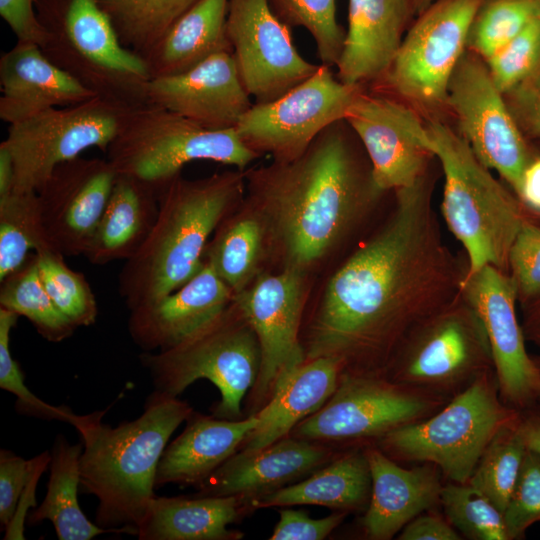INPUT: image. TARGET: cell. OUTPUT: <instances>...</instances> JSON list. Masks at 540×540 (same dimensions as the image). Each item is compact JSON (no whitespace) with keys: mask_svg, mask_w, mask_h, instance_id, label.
I'll return each mask as SVG.
<instances>
[{"mask_svg":"<svg viewBox=\"0 0 540 540\" xmlns=\"http://www.w3.org/2000/svg\"><path fill=\"white\" fill-rule=\"evenodd\" d=\"M433 191L430 168L393 191L389 213L324 285L301 331L306 359L385 376L409 333L461 295L468 262L443 239Z\"/></svg>","mask_w":540,"mask_h":540,"instance_id":"cell-1","label":"cell"},{"mask_svg":"<svg viewBox=\"0 0 540 540\" xmlns=\"http://www.w3.org/2000/svg\"><path fill=\"white\" fill-rule=\"evenodd\" d=\"M245 199L262 217L269 265L312 275L359 238L387 192L345 119L297 158L245 170Z\"/></svg>","mask_w":540,"mask_h":540,"instance_id":"cell-2","label":"cell"},{"mask_svg":"<svg viewBox=\"0 0 540 540\" xmlns=\"http://www.w3.org/2000/svg\"><path fill=\"white\" fill-rule=\"evenodd\" d=\"M193 411L178 397L154 390L139 417L115 428L102 421L107 409L75 414L70 424L83 445L80 491L97 498L98 526L137 536V525L156 496L161 456L173 432Z\"/></svg>","mask_w":540,"mask_h":540,"instance_id":"cell-3","label":"cell"},{"mask_svg":"<svg viewBox=\"0 0 540 540\" xmlns=\"http://www.w3.org/2000/svg\"><path fill=\"white\" fill-rule=\"evenodd\" d=\"M245 170L200 179L175 177L159 192L154 227L137 253L125 261L118 290L129 310L183 286L202 267L220 222L244 200Z\"/></svg>","mask_w":540,"mask_h":540,"instance_id":"cell-4","label":"cell"},{"mask_svg":"<svg viewBox=\"0 0 540 540\" xmlns=\"http://www.w3.org/2000/svg\"><path fill=\"white\" fill-rule=\"evenodd\" d=\"M426 126L444 174L442 217L464 248L468 271L490 265L508 273L509 253L522 225L540 219L495 179L458 132L436 120Z\"/></svg>","mask_w":540,"mask_h":540,"instance_id":"cell-5","label":"cell"},{"mask_svg":"<svg viewBox=\"0 0 540 540\" xmlns=\"http://www.w3.org/2000/svg\"><path fill=\"white\" fill-rule=\"evenodd\" d=\"M518 417L502 401L493 370L427 418L387 433L377 446L395 461L429 463L447 481L466 483L492 438Z\"/></svg>","mask_w":540,"mask_h":540,"instance_id":"cell-6","label":"cell"},{"mask_svg":"<svg viewBox=\"0 0 540 540\" xmlns=\"http://www.w3.org/2000/svg\"><path fill=\"white\" fill-rule=\"evenodd\" d=\"M49 32L43 53L98 96L130 106L147 102L150 81L143 57L121 42L96 0H36Z\"/></svg>","mask_w":540,"mask_h":540,"instance_id":"cell-7","label":"cell"},{"mask_svg":"<svg viewBox=\"0 0 540 540\" xmlns=\"http://www.w3.org/2000/svg\"><path fill=\"white\" fill-rule=\"evenodd\" d=\"M154 390L178 397L199 379L212 382L221 399L214 417L242 419V402L254 386L261 354L257 337L238 307L231 304L208 324L165 350L143 352Z\"/></svg>","mask_w":540,"mask_h":540,"instance_id":"cell-8","label":"cell"},{"mask_svg":"<svg viewBox=\"0 0 540 540\" xmlns=\"http://www.w3.org/2000/svg\"><path fill=\"white\" fill-rule=\"evenodd\" d=\"M105 154L118 175L159 191L192 161L208 160L246 170L260 157L242 143L235 129H206L149 102L130 109Z\"/></svg>","mask_w":540,"mask_h":540,"instance_id":"cell-9","label":"cell"},{"mask_svg":"<svg viewBox=\"0 0 540 540\" xmlns=\"http://www.w3.org/2000/svg\"><path fill=\"white\" fill-rule=\"evenodd\" d=\"M493 370L485 328L461 292L409 333L385 376L450 400Z\"/></svg>","mask_w":540,"mask_h":540,"instance_id":"cell-10","label":"cell"},{"mask_svg":"<svg viewBox=\"0 0 540 540\" xmlns=\"http://www.w3.org/2000/svg\"><path fill=\"white\" fill-rule=\"evenodd\" d=\"M132 107L96 96L9 125L1 144L14 165L13 192H38L59 164L86 149L97 147L105 153Z\"/></svg>","mask_w":540,"mask_h":540,"instance_id":"cell-11","label":"cell"},{"mask_svg":"<svg viewBox=\"0 0 540 540\" xmlns=\"http://www.w3.org/2000/svg\"><path fill=\"white\" fill-rule=\"evenodd\" d=\"M448 401L386 376L341 373L331 397L290 436L324 444L377 442L397 428L427 418Z\"/></svg>","mask_w":540,"mask_h":540,"instance_id":"cell-12","label":"cell"},{"mask_svg":"<svg viewBox=\"0 0 540 540\" xmlns=\"http://www.w3.org/2000/svg\"><path fill=\"white\" fill-rule=\"evenodd\" d=\"M310 278L297 270H266L233 297L257 337L261 354L259 374L247 398L249 415L265 406L306 360L301 331Z\"/></svg>","mask_w":540,"mask_h":540,"instance_id":"cell-13","label":"cell"},{"mask_svg":"<svg viewBox=\"0 0 540 540\" xmlns=\"http://www.w3.org/2000/svg\"><path fill=\"white\" fill-rule=\"evenodd\" d=\"M320 64L314 75L281 97L253 103L235 131L250 150L287 162L299 157L332 123L345 119L362 86L348 85Z\"/></svg>","mask_w":540,"mask_h":540,"instance_id":"cell-14","label":"cell"},{"mask_svg":"<svg viewBox=\"0 0 540 540\" xmlns=\"http://www.w3.org/2000/svg\"><path fill=\"white\" fill-rule=\"evenodd\" d=\"M446 105L478 160L516 195L524 169L540 153L517 126L486 62L465 52L448 85Z\"/></svg>","mask_w":540,"mask_h":540,"instance_id":"cell-15","label":"cell"},{"mask_svg":"<svg viewBox=\"0 0 540 540\" xmlns=\"http://www.w3.org/2000/svg\"><path fill=\"white\" fill-rule=\"evenodd\" d=\"M482 4L483 0H438L420 14L383 76L388 86L423 108L445 104L451 76Z\"/></svg>","mask_w":540,"mask_h":540,"instance_id":"cell-16","label":"cell"},{"mask_svg":"<svg viewBox=\"0 0 540 540\" xmlns=\"http://www.w3.org/2000/svg\"><path fill=\"white\" fill-rule=\"evenodd\" d=\"M227 35L240 79L255 103L271 102L319 69L296 49L268 0H229Z\"/></svg>","mask_w":540,"mask_h":540,"instance_id":"cell-17","label":"cell"},{"mask_svg":"<svg viewBox=\"0 0 540 540\" xmlns=\"http://www.w3.org/2000/svg\"><path fill=\"white\" fill-rule=\"evenodd\" d=\"M462 295L487 333L502 401L518 411L538 403L539 375L525 346L516 314V292L509 274L490 265L468 271Z\"/></svg>","mask_w":540,"mask_h":540,"instance_id":"cell-18","label":"cell"},{"mask_svg":"<svg viewBox=\"0 0 540 540\" xmlns=\"http://www.w3.org/2000/svg\"><path fill=\"white\" fill-rule=\"evenodd\" d=\"M345 121L362 144L383 191L411 186L429 170L435 155L427 126L403 103L362 90Z\"/></svg>","mask_w":540,"mask_h":540,"instance_id":"cell-19","label":"cell"},{"mask_svg":"<svg viewBox=\"0 0 540 540\" xmlns=\"http://www.w3.org/2000/svg\"><path fill=\"white\" fill-rule=\"evenodd\" d=\"M106 159L59 164L37 192L46 235L63 256L84 255L117 178Z\"/></svg>","mask_w":540,"mask_h":540,"instance_id":"cell-20","label":"cell"},{"mask_svg":"<svg viewBox=\"0 0 540 540\" xmlns=\"http://www.w3.org/2000/svg\"><path fill=\"white\" fill-rule=\"evenodd\" d=\"M232 52L211 56L173 76L150 79L147 102L173 111L210 130L235 129L250 100Z\"/></svg>","mask_w":540,"mask_h":540,"instance_id":"cell-21","label":"cell"},{"mask_svg":"<svg viewBox=\"0 0 540 540\" xmlns=\"http://www.w3.org/2000/svg\"><path fill=\"white\" fill-rule=\"evenodd\" d=\"M230 288L204 259L201 269L174 292L133 308L128 331L143 352L165 350L188 338L233 301Z\"/></svg>","mask_w":540,"mask_h":540,"instance_id":"cell-22","label":"cell"},{"mask_svg":"<svg viewBox=\"0 0 540 540\" xmlns=\"http://www.w3.org/2000/svg\"><path fill=\"white\" fill-rule=\"evenodd\" d=\"M334 458V451L324 443L288 435L258 451L234 454L197 487L198 496H240L252 501Z\"/></svg>","mask_w":540,"mask_h":540,"instance_id":"cell-23","label":"cell"},{"mask_svg":"<svg viewBox=\"0 0 540 540\" xmlns=\"http://www.w3.org/2000/svg\"><path fill=\"white\" fill-rule=\"evenodd\" d=\"M371 494L362 518L367 538L389 540L419 514L440 504L442 474L429 463L404 468L377 445H365Z\"/></svg>","mask_w":540,"mask_h":540,"instance_id":"cell-24","label":"cell"},{"mask_svg":"<svg viewBox=\"0 0 540 540\" xmlns=\"http://www.w3.org/2000/svg\"><path fill=\"white\" fill-rule=\"evenodd\" d=\"M0 88V119L9 125L98 96L49 60L39 46L20 42L1 55Z\"/></svg>","mask_w":540,"mask_h":540,"instance_id":"cell-25","label":"cell"},{"mask_svg":"<svg viewBox=\"0 0 540 540\" xmlns=\"http://www.w3.org/2000/svg\"><path fill=\"white\" fill-rule=\"evenodd\" d=\"M411 0H349L348 28L337 78L362 86L381 79L403 41Z\"/></svg>","mask_w":540,"mask_h":540,"instance_id":"cell-26","label":"cell"},{"mask_svg":"<svg viewBox=\"0 0 540 540\" xmlns=\"http://www.w3.org/2000/svg\"><path fill=\"white\" fill-rule=\"evenodd\" d=\"M259 421L258 413L228 420L193 411L182 433L166 446L161 456L156 489L171 483L198 487L238 452Z\"/></svg>","mask_w":540,"mask_h":540,"instance_id":"cell-27","label":"cell"},{"mask_svg":"<svg viewBox=\"0 0 540 540\" xmlns=\"http://www.w3.org/2000/svg\"><path fill=\"white\" fill-rule=\"evenodd\" d=\"M254 509L240 496L158 497L137 525L140 540H238L244 534L228 529Z\"/></svg>","mask_w":540,"mask_h":540,"instance_id":"cell-28","label":"cell"},{"mask_svg":"<svg viewBox=\"0 0 540 540\" xmlns=\"http://www.w3.org/2000/svg\"><path fill=\"white\" fill-rule=\"evenodd\" d=\"M341 373V365L333 358L306 359L257 412L260 421L238 452H255L290 435L299 422L319 410L331 397Z\"/></svg>","mask_w":540,"mask_h":540,"instance_id":"cell-29","label":"cell"},{"mask_svg":"<svg viewBox=\"0 0 540 540\" xmlns=\"http://www.w3.org/2000/svg\"><path fill=\"white\" fill-rule=\"evenodd\" d=\"M159 192L147 183L117 175L84 254L91 264L126 261L137 253L156 222Z\"/></svg>","mask_w":540,"mask_h":540,"instance_id":"cell-30","label":"cell"},{"mask_svg":"<svg viewBox=\"0 0 540 540\" xmlns=\"http://www.w3.org/2000/svg\"><path fill=\"white\" fill-rule=\"evenodd\" d=\"M229 0H200L181 15L145 57L150 78L184 73L211 56L232 52Z\"/></svg>","mask_w":540,"mask_h":540,"instance_id":"cell-31","label":"cell"},{"mask_svg":"<svg viewBox=\"0 0 540 540\" xmlns=\"http://www.w3.org/2000/svg\"><path fill=\"white\" fill-rule=\"evenodd\" d=\"M371 494V474L364 448L331 460L308 478L251 501L254 509L320 505L343 512L364 509Z\"/></svg>","mask_w":540,"mask_h":540,"instance_id":"cell-32","label":"cell"},{"mask_svg":"<svg viewBox=\"0 0 540 540\" xmlns=\"http://www.w3.org/2000/svg\"><path fill=\"white\" fill-rule=\"evenodd\" d=\"M205 260L233 295L267 270L266 227L260 214L245 198L215 229L206 248Z\"/></svg>","mask_w":540,"mask_h":540,"instance_id":"cell-33","label":"cell"},{"mask_svg":"<svg viewBox=\"0 0 540 540\" xmlns=\"http://www.w3.org/2000/svg\"><path fill=\"white\" fill-rule=\"evenodd\" d=\"M82 450V443L70 444L63 435H57L51 452L46 496L28 518L30 525L49 520L59 540H89L100 534L117 533L90 522L79 506Z\"/></svg>","mask_w":540,"mask_h":540,"instance_id":"cell-34","label":"cell"},{"mask_svg":"<svg viewBox=\"0 0 540 540\" xmlns=\"http://www.w3.org/2000/svg\"><path fill=\"white\" fill-rule=\"evenodd\" d=\"M0 307L27 318L49 342H61L77 329L46 291L39 275L35 252L0 281Z\"/></svg>","mask_w":540,"mask_h":540,"instance_id":"cell-35","label":"cell"},{"mask_svg":"<svg viewBox=\"0 0 540 540\" xmlns=\"http://www.w3.org/2000/svg\"><path fill=\"white\" fill-rule=\"evenodd\" d=\"M123 45L145 57L170 26L200 0H96Z\"/></svg>","mask_w":540,"mask_h":540,"instance_id":"cell-36","label":"cell"},{"mask_svg":"<svg viewBox=\"0 0 540 540\" xmlns=\"http://www.w3.org/2000/svg\"><path fill=\"white\" fill-rule=\"evenodd\" d=\"M45 249L53 247L45 232L37 192L0 197V281L18 269L31 251Z\"/></svg>","mask_w":540,"mask_h":540,"instance_id":"cell-37","label":"cell"},{"mask_svg":"<svg viewBox=\"0 0 540 540\" xmlns=\"http://www.w3.org/2000/svg\"><path fill=\"white\" fill-rule=\"evenodd\" d=\"M518 419L503 427L492 438L467 481L503 513L527 448L518 428Z\"/></svg>","mask_w":540,"mask_h":540,"instance_id":"cell-38","label":"cell"},{"mask_svg":"<svg viewBox=\"0 0 540 540\" xmlns=\"http://www.w3.org/2000/svg\"><path fill=\"white\" fill-rule=\"evenodd\" d=\"M440 505L461 536L472 540H509L503 512L468 482L444 484Z\"/></svg>","mask_w":540,"mask_h":540,"instance_id":"cell-39","label":"cell"},{"mask_svg":"<svg viewBox=\"0 0 540 540\" xmlns=\"http://www.w3.org/2000/svg\"><path fill=\"white\" fill-rule=\"evenodd\" d=\"M35 253L41 281L57 308L76 328L94 324L98 307L86 277L71 269L56 250Z\"/></svg>","mask_w":540,"mask_h":540,"instance_id":"cell-40","label":"cell"},{"mask_svg":"<svg viewBox=\"0 0 540 540\" xmlns=\"http://www.w3.org/2000/svg\"><path fill=\"white\" fill-rule=\"evenodd\" d=\"M540 17V0H490L480 7L467 48L487 60Z\"/></svg>","mask_w":540,"mask_h":540,"instance_id":"cell-41","label":"cell"},{"mask_svg":"<svg viewBox=\"0 0 540 540\" xmlns=\"http://www.w3.org/2000/svg\"><path fill=\"white\" fill-rule=\"evenodd\" d=\"M289 27H303L312 36L321 64H337L346 32L337 21L336 0H268Z\"/></svg>","mask_w":540,"mask_h":540,"instance_id":"cell-42","label":"cell"},{"mask_svg":"<svg viewBox=\"0 0 540 540\" xmlns=\"http://www.w3.org/2000/svg\"><path fill=\"white\" fill-rule=\"evenodd\" d=\"M18 317L15 312L0 307V387L16 396V410L20 414L70 424L75 414L69 407L46 403L24 383L21 369L10 352V335Z\"/></svg>","mask_w":540,"mask_h":540,"instance_id":"cell-43","label":"cell"},{"mask_svg":"<svg viewBox=\"0 0 540 540\" xmlns=\"http://www.w3.org/2000/svg\"><path fill=\"white\" fill-rule=\"evenodd\" d=\"M484 61L502 94L523 81L540 64V17Z\"/></svg>","mask_w":540,"mask_h":540,"instance_id":"cell-44","label":"cell"},{"mask_svg":"<svg viewBox=\"0 0 540 540\" xmlns=\"http://www.w3.org/2000/svg\"><path fill=\"white\" fill-rule=\"evenodd\" d=\"M503 514L509 540L523 539L529 527L540 521V452L526 448Z\"/></svg>","mask_w":540,"mask_h":540,"instance_id":"cell-45","label":"cell"},{"mask_svg":"<svg viewBox=\"0 0 540 540\" xmlns=\"http://www.w3.org/2000/svg\"><path fill=\"white\" fill-rule=\"evenodd\" d=\"M508 274L521 308L540 296V223L528 220L518 232L508 260Z\"/></svg>","mask_w":540,"mask_h":540,"instance_id":"cell-46","label":"cell"},{"mask_svg":"<svg viewBox=\"0 0 540 540\" xmlns=\"http://www.w3.org/2000/svg\"><path fill=\"white\" fill-rule=\"evenodd\" d=\"M503 96L525 137L531 141L540 140V64Z\"/></svg>","mask_w":540,"mask_h":540,"instance_id":"cell-47","label":"cell"},{"mask_svg":"<svg viewBox=\"0 0 540 540\" xmlns=\"http://www.w3.org/2000/svg\"><path fill=\"white\" fill-rule=\"evenodd\" d=\"M347 512L333 513L327 517L313 519L304 511L279 510V521L270 540H322L338 527Z\"/></svg>","mask_w":540,"mask_h":540,"instance_id":"cell-48","label":"cell"},{"mask_svg":"<svg viewBox=\"0 0 540 540\" xmlns=\"http://www.w3.org/2000/svg\"><path fill=\"white\" fill-rule=\"evenodd\" d=\"M29 475V461L15 453L0 451V522L6 529L14 518Z\"/></svg>","mask_w":540,"mask_h":540,"instance_id":"cell-49","label":"cell"},{"mask_svg":"<svg viewBox=\"0 0 540 540\" xmlns=\"http://www.w3.org/2000/svg\"><path fill=\"white\" fill-rule=\"evenodd\" d=\"M36 0H0V15L17 38V42L42 48L49 32L34 10Z\"/></svg>","mask_w":540,"mask_h":540,"instance_id":"cell-50","label":"cell"},{"mask_svg":"<svg viewBox=\"0 0 540 540\" xmlns=\"http://www.w3.org/2000/svg\"><path fill=\"white\" fill-rule=\"evenodd\" d=\"M460 533L438 513H421L400 531V540H460Z\"/></svg>","mask_w":540,"mask_h":540,"instance_id":"cell-51","label":"cell"},{"mask_svg":"<svg viewBox=\"0 0 540 540\" xmlns=\"http://www.w3.org/2000/svg\"><path fill=\"white\" fill-rule=\"evenodd\" d=\"M51 454L47 451L38 455L37 457L29 461V475L21 495L16 513L10 525L5 529L4 539H24L23 536V522L25 518V511L29 506H35V500L33 494L40 474L45 470L46 466L50 463Z\"/></svg>","mask_w":540,"mask_h":540,"instance_id":"cell-52","label":"cell"},{"mask_svg":"<svg viewBox=\"0 0 540 540\" xmlns=\"http://www.w3.org/2000/svg\"><path fill=\"white\" fill-rule=\"evenodd\" d=\"M516 196L540 219V153L524 169Z\"/></svg>","mask_w":540,"mask_h":540,"instance_id":"cell-53","label":"cell"},{"mask_svg":"<svg viewBox=\"0 0 540 540\" xmlns=\"http://www.w3.org/2000/svg\"><path fill=\"white\" fill-rule=\"evenodd\" d=\"M518 428L526 446L540 452V403L519 411Z\"/></svg>","mask_w":540,"mask_h":540,"instance_id":"cell-54","label":"cell"},{"mask_svg":"<svg viewBox=\"0 0 540 540\" xmlns=\"http://www.w3.org/2000/svg\"><path fill=\"white\" fill-rule=\"evenodd\" d=\"M521 310V327L526 342L528 341L540 349V296Z\"/></svg>","mask_w":540,"mask_h":540,"instance_id":"cell-55","label":"cell"},{"mask_svg":"<svg viewBox=\"0 0 540 540\" xmlns=\"http://www.w3.org/2000/svg\"><path fill=\"white\" fill-rule=\"evenodd\" d=\"M15 171L9 151L0 143V197L13 192Z\"/></svg>","mask_w":540,"mask_h":540,"instance_id":"cell-56","label":"cell"},{"mask_svg":"<svg viewBox=\"0 0 540 540\" xmlns=\"http://www.w3.org/2000/svg\"><path fill=\"white\" fill-rule=\"evenodd\" d=\"M438 0H411L412 9L418 14H422L427 10L431 5H433Z\"/></svg>","mask_w":540,"mask_h":540,"instance_id":"cell-57","label":"cell"},{"mask_svg":"<svg viewBox=\"0 0 540 540\" xmlns=\"http://www.w3.org/2000/svg\"><path fill=\"white\" fill-rule=\"evenodd\" d=\"M531 356L537 368L538 375H539V383H540V354H537V355L531 354ZM538 403H540V387H539Z\"/></svg>","mask_w":540,"mask_h":540,"instance_id":"cell-58","label":"cell"}]
</instances>
